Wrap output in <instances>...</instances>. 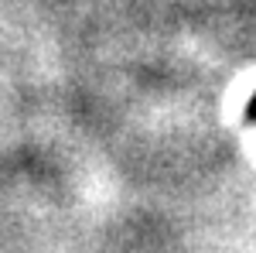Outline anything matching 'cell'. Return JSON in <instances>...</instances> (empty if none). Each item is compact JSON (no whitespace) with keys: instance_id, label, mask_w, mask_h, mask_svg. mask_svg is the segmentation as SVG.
Masks as SVG:
<instances>
[{"instance_id":"obj_1","label":"cell","mask_w":256,"mask_h":253,"mask_svg":"<svg viewBox=\"0 0 256 253\" xmlns=\"http://www.w3.org/2000/svg\"><path fill=\"white\" fill-rule=\"evenodd\" d=\"M250 120H256V99H253V106H250Z\"/></svg>"}]
</instances>
